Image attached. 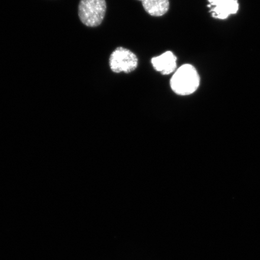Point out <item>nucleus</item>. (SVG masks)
<instances>
[{"instance_id":"1","label":"nucleus","mask_w":260,"mask_h":260,"mask_svg":"<svg viewBox=\"0 0 260 260\" xmlns=\"http://www.w3.org/2000/svg\"><path fill=\"white\" fill-rule=\"evenodd\" d=\"M200 84V77L196 68L185 64L175 71L170 81L171 89L177 95L186 96L196 91Z\"/></svg>"},{"instance_id":"2","label":"nucleus","mask_w":260,"mask_h":260,"mask_svg":"<svg viewBox=\"0 0 260 260\" xmlns=\"http://www.w3.org/2000/svg\"><path fill=\"white\" fill-rule=\"evenodd\" d=\"M106 9L105 0H80L79 18L87 27H97L105 18Z\"/></svg>"},{"instance_id":"3","label":"nucleus","mask_w":260,"mask_h":260,"mask_svg":"<svg viewBox=\"0 0 260 260\" xmlns=\"http://www.w3.org/2000/svg\"><path fill=\"white\" fill-rule=\"evenodd\" d=\"M110 69L114 73H129L135 71L138 65V58L128 49L118 47L110 57Z\"/></svg>"},{"instance_id":"4","label":"nucleus","mask_w":260,"mask_h":260,"mask_svg":"<svg viewBox=\"0 0 260 260\" xmlns=\"http://www.w3.org/2000/svg\"><path fill=\"white\" fill-rule=\"evenodd\" d=\"M207 2L211 17L220 20L236 14L239 10L238 0H207Z\"/></svg>"},{"instance_id":"5","label":"nucleus","mask_w":260,"mask_h":260,"mask_svg":"<svg viewBox=\"0 0 260 260\" xmlns=\"http://www.w3.org/2000/svg\"><path fill=\"white\" fill-rule=\"evenodd\" d=\"M177 60L174 54L168 51L160 56L152 58L151 63L155 71L162 75H169L177 69Z\"/></svg>"},{"instance_id":"6","label":"nucleus","mask_w":260,"mask_h":260,"mask_svg":"<svg viewBox=\"0 0 260 260\" xmlns=\"http://www.w3.org/2000/svg\"><path fill=\"white\" fill-rule=\"evenodd\" d=\"M142 3L145 11L156 17L167 14L170 9L169 0H142Z\"/></svg>"},{"instance_id":"7","label":"nucleus","mask_w":260,"mask_h":260,"mask_svg":"<svg viewBox=\"0 0 260 260\" xmlns=\"http://www.w3.org/2000/svg\"><path fill=\"white\" fill-rule=\"evenodd\" d=\"M139 1H141V2H142V0H139Z\"/></svg>"}]
</instances>
